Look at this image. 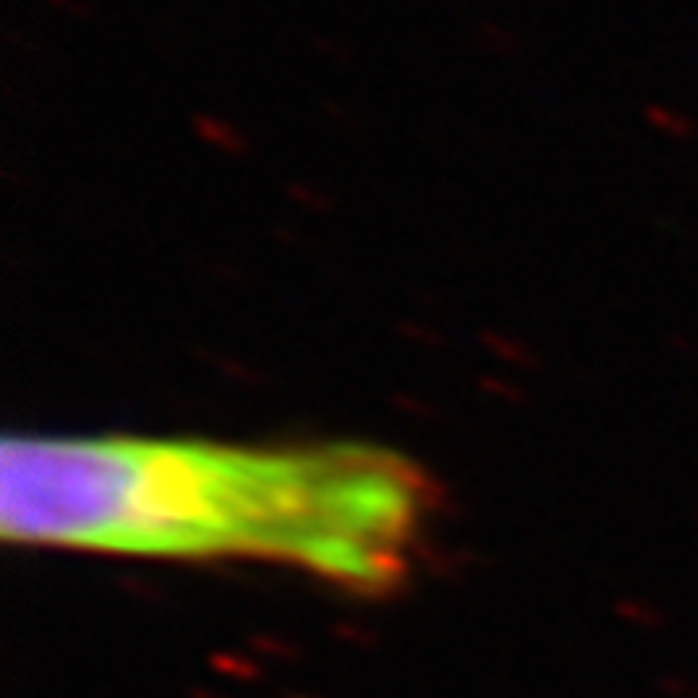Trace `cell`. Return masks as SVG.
<instances>
[{
	"mask_svg": "<svg viewBox=\"0 0 698 698\" xmlns=\"http://www.w3.org/2000/svg\"><path fill=\"white\" fill-rule=\"evenodd\" d=\"M435 481L373 443L241 446L152 435H8L12 543L128 559H256L346 590L404 586Z\"/></svg>",
	"mask_w": 698,
	"mask_h": 698,
	"instance_id": "6da1fadb",
	"label": "cell"
},
{
	"mask_svg": "<svg viewBox=\"0 0 698 698\" xmlns=\"http://www.w3.org/2000/svg\"><path fill=\"white\" fill-rule=\"evenodd\" d=\"M187 132H191L202 148H210V152H218V156H229V159L253 156V136L237 125V121L222 117V113H206V109H202V113H191V117H187Z\"/></svg>",
	"mask_w": 698,
	"mask_h": 698,
	"instance_id": "7a4b0ae2",
	"label": "cell"
},
{
	"mask_svg": "<svg viewBox=\"0 0 698 698\" xmlns=\"http://www.w3.org/2000/svg\"><path fill=\"white\" fill-rule=\"evenodd\" d=\"M640 117H644V125L652 128L656 136L675 140V144H691V140L698 136L695 117L683 113V109H675V105H667V101H644Z\"/></svg>",
	"mask_w": 698,
	"mask_h": 698,
	"instance_id": "3957f363",
	"label": "cell"
},
{
	"mask_svg": "<svg viewBox=\"0 0 698 698\" xmlns=\"http://www.w3.org/2000/svg\"><path fill=\"white\" fill-rule=\"evenodd\" d=\"M474 43L485 51V55H493V59H520V55L532 51V43L524 39V32L508 28V24H501V20H477Z\"/></svg>",
	"mask_w": 698,
	"mask_h": 698,
	"instance_id": "277c9868",
	"label": "cell"
},
{
	"mask_svg": "<svg viewBox=\"0 0 698 698\" xmlns=\"http://www.w3.org/2000/svg\"><path fill=\"white\" fill-rule=\"evenodd\" d=\"M307 43H311V51H315V55H322L326 63H334V66H349V63H353V47H349L342 35L315 32L311 39H307Z\"/></svg>",
	"mask_w": 698,
	"mask_h": 698,
	"instance_id": "5b68a950",
	"label": "cell"
},
{
	"mask_svg": "<svg viewBox=\"0 0 698 698\" xmlns=\"http://www.w3.org/2000/svg\"><path fill=\"white\" fill-rule=\"evenodd\" d=\"M318 113H322L334 128H346V132H357V128H361L357 109L346 105V101H338V97H322V101H318Z\"/></svg>",
	"mask_w": 698,
	"mask_h": 698,
	"instance_id": "8992f818",
	"label": "cell"
},
{
	"mask_svg": "<svg viewBox=\"0 0 698 698\" xmlns=\"http://www.w3.org/2000/svg\"><path fill=\"white\" fill-rule=\"evenodd\" d=\"M284 194L295 206H307V210H330V194L311 187V183H287Z\"/></svg>",
	"mask_w": 698,
	"mask_h": 698,
	"instance_id": "52a82bcc",
	"label": "cell"
},
{
	"mask_svg": "<svg viewBox=\"0 0 698 698\" xmlns=\"http://www.w3.org/2000/svg\"><path fill=\"white\" fill-rule=\"evenodd\" d=\"M43 8L59 12L66 20H94L97 16V0H43Z\"/></svg>",
	"mask_w": 698,
	"mask_h": 698,
	"instance_id": "ba28073f",
	"label": "cell"
},
{
	"mask_svg": "<svg viewBox=\"0 0 698 698\" xmlns=\"http://www.w3.org/2000/svg\"><path fill=\"white\" fill-rule=\"evenodd\" d=\"M4 43H8L12 51H20V55L35 59V63H43V59H47V47H43L39 39H28V35L20 32V28H4Z\"/></svg>",
	"mask_w": 698,
	"mask_h": 698,
	"instance_id": "9c48e42d",
	"label": "cell"
}]
</instances>
